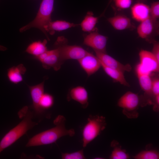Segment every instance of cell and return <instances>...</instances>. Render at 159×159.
Masks as SVG:
<instances>
[{
  "label": "cell",
  "instance_id": "1",
  "mask_svg": "<svg viewBox=\"0 0 159 159\" xmlns=\"http://www.w3.org/2000/svg\"><path fill=\"white\" fill-rule=\"evenodd\" d=\"M66 119L64 116L59 115L55 118L53 123L55 126L41 132L30 139L26 146H38L51 144L55 142L64 136H74L75 134L73 129H67L65 127Z\"/></svg>",
  "mask_w": 159,
  "mask_h": 159
},
{
  "label": "cell",
  "instance_id": "2",
  "mask_svg": "<svg viewBox=\"0 0 159 159\" xmlns=\"http://www.w3.org/2000/svg\"><path fill=\"white\" fill-rule=\"evenodd\" d=\"M20 117L22 120L15 127L10 130L0 141V153L24 135L29 130L38 124L32 121L33 112L29 110L28 107H24L19 111Z\"/></svg>",
  "mask_w": 159,
  "mask_h": 159
},
{
  "label": "cell",
  "instance_id": "3",
  "mask_svg": "<svg viewBox=\"0 0 159 159\" xmlns=\"http://www.w3.org/2000/svg\"><path fill=\"white\" fill-rule=\"evenodd\" d=\"M54 0H42L34 19L21 27L19 29L20 32H23L31 28H36L41 31L45 35L47 39L49 40L44 27L52 21L51 17L54 10Z\"/></svg>",
  "mask_w": 159,
  "mask_h": 159
},
{
  "label": "cell",
  "instance_id": "4",
  "mask_svg": "<svg viewBox=\"0 0 159 159\" xmlns=\"http://www.w3.org/2000/svg\"><path fill=\"white\" fill-rule=\"evenodd\" d=\"M105 117L102 116L90 115L82 132V146L85 148L98 136L106 128Z\"/></svg>",
  "mask_w": 159,
  "mask_h": 159
},
{
  "label": "cell",
  "instance_id": "5",
  "mask_svg": "<svg viewBox=\"0 0 159 159\" xmlns=\"http://www.w3.org/2000/svg\"><path fill=\"white\" fill-rule=\"evenodd\" d=\"M140 103L138 95L128 91L122 96L119 100L117 105L123 109V113L129 118H137L138 115L137 112Z\"/></svg>",
  "mask_w": 159,
  "mask_h": 159
},
{
  "label": "cell",
  "instance_id": "6",
  "mask_svg": "<svg viewBox=\"0 0 159 159\" xmlns=\"http://www.w3.org/2000/svg\"><path fill=\"white\" fill-rule=\"evenodd\" d=\"M55 45L56 47L59 50L61 59L63 62L69 59H76L78 61L88 52L79 46L62 44V37H58Z\"/></svg>",
  "mask_w": 159,
  "mask_h": 159
},
{
  "label": "cell",
  "instance_id": "7",
  "mask_svg": "<svg viewBox=\"0 0 159 159\" xmlns=\"http://www.w3.org/2000/svg\"><path fill=\"white\" fill-rule=\"evenodd\" d=\"M42 63L44 68H53L55 71L58 70L63 63L58 49L56 48L52 50H47L40 55L34 57Z\"/></svg>",
  "mask_w": 159,
  "mask_h": 159
},
{
  "label": "cell",
  "instance_id": "8",
  "mask_svg": "<svg viewBox=\"0 0 159 159\" xmlns=\"http://www.w3.org/2000/svg\"><path fill=\"white\" fill-rule=\"evenodd\" d=\"M97 30L86 36L84 38L83 43L94 50L106 53L108 37L99 34Z\"/></svg>",
  "mask_w": 159,
  "mask_h": 159
},
{
  "label": "cell",
  "instance_id": "9",
  "mask_svg": "<svg viewBox=\"0 0 159 159\" xmlns=\"http://www.w3.org/2000/svg\"><path fill=\"white\" fill-rule=\"evenodd\" d=\"M96 57L101 63L109 67L120 71L123 72H130L132 67L129 64H124L107 54L96 50H94Z\"/></svg>",
  "mask_w": 159,
  "mask_h": 159
},
{
  "label": "cell",
  "instance_id": "10",
  "mask_svg": "<svg viewBox=\"0 0 159 159\" xmlns=\"http://www.w3.org/2000/svg\"><path fill=\"white\" fill-rule=\"evenodd\" d=\"M79 63L88 76L97 72L101 67L99 59L89 52L78 60Z\"/></svg>",
  "mask_w": 159,
  "mask_h": 159
},
{
  "label": "cell",
  "instance_id": "11",
  "mask_svg": "<svg viewBox=\"0 0 159 159\" xmlns=\"http://www.w3.org/2000/svg\"><path fill=\"white\" fill-rule=\"evenodd\" d=\"M139 54L140 63L144 69L150 73L158 72L159 62L152 52L142 50Z\"/></svg>",
  "mask_w": 159,
  "mask_h": 159
},
{
  "label": "cell",
  "instance_id": "12",
  "mask_svg": "<svg viewBox=\"0 0 159 159\" xmlns=\"http://www.w3.org/2000/svg\"><path fill=\"white\" fill-rule=\"evenodd\" d=\"M158 23L153 20L150 16L140 22L137 28L139 36L143 39H148L155 31L158 32Z\"/></svg>",
  "mask_w": 159,
  "mask_h": 159
},
{
  "label": "cell",
  "instance_id": "13",
  "mask_svg": "<svg viewBox=\"0 0 159 159\" xmlns=\"http://www.w3.org/2000/svg\"><path fill=\"white\" fill-rule=\"evenodd\" d=\"M68 101L73 100L80 103L84 108L88 105L87 92L83 87L77 86L72 88L67 96Z\"/></svg>",
  "mask_w": 159,
  "mask_h": 159
},
{
  "label": "cell",
  "instance_id": "14",
  "mask_svg": "<svg viewBox=\"0 0 159 159\" xmlns=\"http://www.w3.org/2000/svg\"><path fill=\"white\" fill-rule=\"evenodd\" d=\"M44 81L34 86H29L33 102V107L35 112L37 114H40L44 111L40 107L39 102L44 93Z\"/></svg>",
  "mask_w": 159,
  "mask_h": 159
},
{
  "label": "cell",
  "instance_id": "15",
  "mask_svg": "<svg viewBox=\"0 0 159 159\" xmlns=\"http://www.w3.org/2000/svg\"><path fill=\"white\" fill-rule=\"evenodd\" d=\"M150 7L144 3L139 2L131 8L132 18L135 20L141 22L150 16Z\"/></svg>",
  "mask_w": 159,
  "mask_h": 159
},
{
  "label": "cell",
  "instance_id": "16",
  "mask_svg": "<svg viewBox=\"0 0 159 159\" xmlns=\"http://www.w3.org/2000/svg\"><path fill=\"white\" fill-rule=\"evenodd\" d=\"M107 21L115 29L122 30L135 27L130 19L123 15H117L108 18Z\"/></svg>",
  "mask_w": 159,
  "mask_h": 159
},
{
  "label": "cell",
  "instance_id": "17",
  "mask_svg": "<svg viewBox=\"0 0 159 159\" xmlns=\"http://www.w3.org/2000/svg\"><path fill=\"white\" fill-rule=\"evenodd\" d=\"M78 24L71 23L63 20L51 21L45 26L44 29L45 32L51 35L54 34L56 31H61L78 25Z\"/></svg>",
  "mask_w": 159,
  "mask_h": 159
},
{
  "label": "cell",
  "instance_id": "18",
  "mask_svg": "<svg viewBox=\"0 0 159 159\" xmlns=\"http://www.w3.org/2000/svg\"><path fill=\"white\" fill-rule=\"evenodd\" d=\"M26 69L24 65L20 64L9 68L7 75L9 80L11 83L17 84L23 80L22 75L25 73Z\"/></svg>",
  "mask_w": 159,
  "mask_h": 159
},
{
  "label": "cell",
  "instance_id": "19",
  "mask_svg": "<svg viewBox=\"0 0 159 159\" xmlns=\"http://www.w3.org/2000/svg\"><path fill=\"white\" fill-rule=\"evenodd\" d=\"M47 41L46 39L42 41L34 42L28 46L25 52L34 57L38 56L47 50Z\"/></svg>",
  "mask_w": 159,
  "mask_h": 159
},
{
  "label": "cell",
  "instance_id": "20",
  "mask_svg": "<svg viewBox=\"0 0 159 159\" xmlns=\"http://www.w3.org/2000/svg\"><path fill=\"white\" fill-rule=\"evenodd\" d=\"M98 19V17L94 16L92 11H88L80 24L82 30L91 32L96 30L95 27Z\"/></svg>",
  "mask_w": 159,
  "mask_h": 159
},
{
  "label": "cell",
  "instance_id": "21",
  "mask_svg": "<svg viewBox=\"0 0 159 159\" xmlns=\"http://www.w3.org/2000/svg\"><path fill=\"white\" fill-rule=\"evenodd\" d=\"M100 63L101 67L106 73L114 81L119 82L121 84L127 87L130 86L129 84L125 78L124 72L120 71L107 67L101 62Z\"/></svg>",
  "mask_w": 159,
  "mask_h": 159
},
{
  "label": "cell",
  "instance_id": "22",
  "mask_svg": "<svg viewBox=\"0 0 159 159\" xmlns=\"http://www.w3.org/2000/svg\"><path fill=\"white\" fill-rule=\"evenodd\" d=\"M137 75L142 89L146 93H152V80L150 75L138 74Z\"/></svg>",
  "mask_w": 159,
  "mask_h": 159
},
{
  "label": "cell",
  "instance_id": "23",
  "mask_svg": "<svg viewBox=\"0 0 159 159\" xmlns=\"http://www.w3.org/2000/svg\"><path fill=\"white\" fill-rule=\"evenodd\" d=\"M111 144V146L114 147L110 155L111 159H127L130 158L129 154L125 150L121 149L120 146H117V142L113 141Z\"/></svg>",
  "mask_w": 159,
  "mask_h": 159
},
{
  "label": "cell",
  "instance_id": "24",
  "mask_svg": "<svg viewBox=\"0 0 159 159\" xmlns=\"http://www.w3.org/2000/svg\"><path fill=\"white\" fill-rule=\"evenodd\" d=\"M54 98L51 94L44 93L42 95L39 102L41 108L44 110L50 108L53 105Z\"/></svg>",
  "mask_w": 159,
  "mask_h": 159
},
{
  "label": "cell",
  "instance_id": "25",
  "mask_svg": "<svg viewBox=\"0 0 159 159\" xmlns=\"http://www.w3.org/2000/svg\"><path fill=\"white\" fill-rule=\"evenodd\" d=\"M133 158L135 159H158L159 154L155 150H145L140 152Z\"/></svg>",
  "mask_w": 159,
  "mask_h": 159
},
{
  "label": "cell",
  "instance_id": "26",
  "mask_svg": "<svg viewBox=\"0 0 159 159\" xmlns=\"http://www.w3.org/2000/svg\"><path fill=\"white\" fill-rule=\"evenodd\" d=\"M61 157L62 159H85L83 149L72 153H62Z\"/></svg>",
  "mask_w": 159,
  "mask_h": 159
},
{
  "label": "cell",
  "instance_id": "27",
  "mask_svg": "<svg viewBox=\"0 0 159 159\" xmlns=\"http://www.w3.org/2000/svg\"><path fill=\"white\" fill-rule=\"evenodd\" d=\"M150 17L153 20L157 21L159 17V2L152 3L150 7Z\"/></svg>",
  "mask_w": 159,
  "mask_h": 159
},
{
  "label": "cell",
  "instance_id": "28",
  "mask_svg": "<svg viewBox=\"0 0 159 159\" xmlns=\"http://www.w3.org/2000/svg\"><path fill=\"white\" fill-rule=\"evenodd\" d=\"M112 0H110L108 5ZM116 6L120 9H125L129 8L132 3V0H114Z\"/></svg>",
  "mask_w": 159,
  "mask_h": 159
},
{
  "label": "cell",
  "instance_id": "29",
  "mask_svg": "<svg viewBox=\"0 0 159 159\" xmlns=\"http://www.w3.org/2000/svg\"><path fill=\"white\" fill-rule=\"evenodd\" d=\"M152 93L155 96L159 95V79L158 78L152 80Z\"/></svg>",
  "mask_w": 159,
  "mask_h": 159
},
{
  "label": "cell",
  "instance_id": "30",
  "mask_svg": "<svg viewBox=\"0 0 159 159\" xmlns=\"http://www.w3.org/2000/svg\"><path fill=\"white\" fill-rule=\"evenodd\" d=\"M153 47L152 52L157 60L159 62V44L158 42L152 41Z\"/></svg>",
  "mask_w": 159,
  "mask_h": 159
},
{
  "label": "cell",
  "instance_id": "31",
  "mask_svg": "<svg viewBox=\"0 0 159 159\" xmlns=\"http://www.w3.org/2000/svg\"><path fill=\"white\" fill-rule=\"evenodd\" d=\"M155 103L157 106H159V95L155 96Z\"/></svg>",
  "mask_w": 159,
  "mask_h": 159
},
{
  "label": "cell",
  "instance_id": "32",
  "mask_svg": "<svg viewBox=\"0 0 159 159\" xmlns=\"http://www.w3.org/2000/svg\"><path fill=\"white\" fill-rule=\"evenodd\" d=\"M7 48L6 47L0 45V50L4 51Z\"/></svg>",
  "mask_w": 159,
  "mask_h": 159
},
{
  "label": "cell",
  "instance_id": "33",
  "mask_svg": "<svg viewBox=\"0 0 159 159\" xmlns=\"http://www.w3.org/2000/svg\"><path fill=\"white\" fill-rule=\"evenodd\" d=\"M147 0H138L139 2H145Z\"/></svg>",
  "mask_w": 159,
  "mask_h": 159
},
{
  "label": "cell",
  "instance_id": "34",
  "mask_svg": "<svg viewBox=\"0 0 159 159\" xmlns=\"http://www.w3.org/2000/svg\"><path fill=\"white\" fill-rule=\"evenodd\" d=\"M95 159H103V158H102L98 157V158H96Z\"/></svg>",
  "mask_w": 159,
  "mask_h": 159
}]
</instances>
